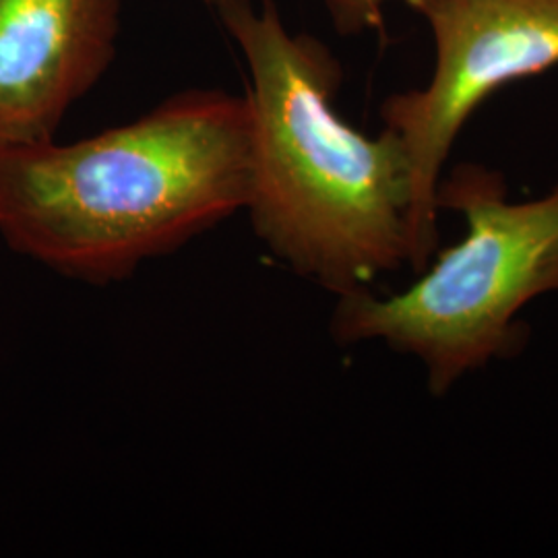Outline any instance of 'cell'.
Here are the masks:
<instances>
[{
    "label": "cell",
    "instance_id": "obj_1",
    "mask_svg": "<svg viewBox=\"0 0 558 558\" xmlns=\"http://www.w3.org/2000/svg\"><path fill=\"white\" fill-rule=\"evenodd\" d=\"M246 96L186 89L75 143L0 145V239L64 278L106 286L244 211Z\"/></svg>",
    "mask_w": 558,
    "mask_h": 558
},
{
    "label": "cell",
    "instance_id": "obj_2",
    "mask_svg": "<svg viewBox=\"0 0 558 558\" xmlns=\"http://www.w3.org/2000/svg\"><path fill=\"white\" fill-rule=\"evenodd\" d=\"M248 64L251 174L244 211L274 259L343 296L410 259V163L391 129L371 137L336 110L343 69L274 0L216 9Z\"/></svg>",
    "mask_w": 558,
    "mask_h": 558
},
{
    "label": "cell",
    "instance_id": "obj_3",
    "mask_svg": "<svg viewBox=\"0 0 558 558\" xmlns=\"http://www.w3.org/2000/svg\"><path fill=\"white\" fill-rule=\"evenodd\" d=\"M437 203L465 221L461 240L398 294L338 296L329 329L341 345L380 341L414 356L442 398L465 375L518 356L527 341L521 311L558 292V184L511 201L500 172L459 163L440 179Z\"/></svg>",
    "mask_w": 558,
    "mask_h": 558
},
{
    "label": "cell",
    "instance_id": "obj_4",
    "mask_svg": "<svg viewBox=\"0 0 558 558\" xmlns=\"http://www.w3.org/2000/svg\"><path fill=\"white\" fill-rule=\"evenodd\" d=\"M435 41V71L420 89L393 94L380 119L408 163L410 269L439 248L437 191L465 122L499 89L558 66V0H405Z\"/></svg>",
    "mask_w": 558,
    "mask_h": 558
},
{
    "label": "cell",
    "instance_id": "obj_5",
    "mask_svg": "<svg viewBox=\"0 0 558 558\" xmlns=\"http://www.w3.org/2000/svg\"><path fill=\"white\" fill-rule=\"evenodd\" d=\"M122 0H0V145L57 140L117 54Z\"/></svg>",
    "mask_w": 558,
    "mask_h": 558
},
{
    "label": "cell",
    "instance_id": "obj_6",
    "mask_svg": "<svg viewBox=\"0 0 558 558\" xmlns=\"http://www.w3.org/2000/svg\"><path fill=\"white\" fill-rule=\"evenodd\" d=\"M391 0H325L333 27L341 36H359L368 29L383 32V9Z\"/></svg>",
    "mask_w": 558,
    "mask_h": 558
},
{
    "label": "cell",
    "instance_id": "obj_7",
    "mask_svg": "<svg viewBox=\"0 0 558 558\" xmlns=\"http://www.w3.org/2000/svg\"><path fill=\"white\" fill-rule=\"evenodd\" d=\"M203 4H207V7H214V9H218L221 2H226V0H201Z\"/></svg>",
    "mask_w": 558,
    "mask_h": 558
}]
</instances>
